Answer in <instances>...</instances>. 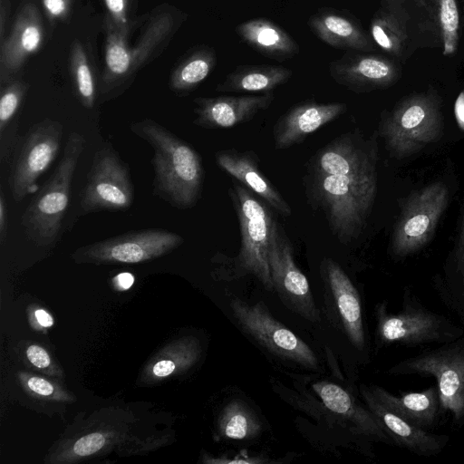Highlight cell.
I'll list each match as a JSON object with an SVG mask.
<instances>
[{"label":"cell","instance_id":"obj_1","mask_svg":"<svg viewBox=\"0 0 464 464\" xmlns=\"http://www.w3.org/2000/svg\"><path fill=\"white\" fill-rule=\"evenodd\" d=\"M130 130L153 149V192L178 208L198 201L204 179L199 154L185 140L151 119L130 125Z\"/></svg>","mask_w":464,"mask_h":464},{"label":"cell","instance_id":"obj_2","mask_svg":"<svg viewBox=\"0 0 464 464\" xmlns=\"http://www.w3.org/2000/svg\"><path fill=\"white\" fill-rule=\"evenodd\" d=\"M376 171L332 175L314 171L310 191L336 237L348 244L361 234L376 196Z\"/></svg>","mask_w":464,"mask_h":464},{"label":"cell","instance_id":"obj_3","mask_svg":"<svg viewBox=\"0 0 464 464\" xmlns=\"http://www.w3.org/2000/svg\"><path fill=\"white\" fill-rule=\"evenodd\" d=\"M376 343L379 347L398 344L414 348L444 343L464 334V328L449 317L426 307L409 287L402 293L401 307L388 311L386 302L375 308Z\"/></svg>","mask_w":464,"mask_h":464},{"label":"cell","instance_id":"obj_4","mask_svg":"<svg viewBox=\"0 0 464 464\" xmlns=\"http://www.w3.org/2000/svg\"><path fill=\"white\" fill-rule=\"evenodd\" d=\"M84 146L85 139L82 134L73 131L68 136L54 172L23 214L21 224L24 232L37 246H50L58 239L69 204L73 175Z\"/></svg>","mask_w":464,"mask_h":464},{"label":"cell","instance_id":"obj_5","mask_svg":"<svg viewBox=\"0 0 464 464\" xmlns=\"http://www.w3.org/2000/svg\"><path fill=\"white\" fill-rule=\"evenodd\" d=\"M388 373L433 377L440 393L441 415L450 416L454 429L464 427V334L396 362Z\"/></svg>","mask_w":464,"mask_h":464},{"label":"cell","instance_id":"obj_6","mask_svg":"<svg viewBox=\"0 0 464 464\" xmlns=\"http://www.w3.org/2000/svg\"><path fill=\"white\" fill-rule=\"evenodd\" d=\"M442 126L439 96L429 90L401 100L382 121L381 133L392 153L403 158L438 140Z\"/></svg>","mask_w":464,"mask_h":464},{"label":"cell","instance_id":"obj_7","mask_svg":"<svg viewBox=\"0 0 464 464\" xmlns=\"http://www.w3.org/2000/svg\"><path fill=\"white\" fill-rule=\"evenodd\" d=\"M241 233L238 265L254 275L264 287L273 291L267 253L276 220L266 205L240 183L230 190Z\"/></svg>","mask_w":464,"mask_h":464},{"label":"cell","instance_id":"obj_8","mask_svg":"<svg viewBox=\"0 0 464 464\" xmlns=\"http://www.w3.org/2000/svg\"><path fill=\"white\" fill-rule=\"evenodd\" d=\"M229 306L244 332L271 353L308 369L318 368V358L311 347L278 322L263 302L249 304L236 297Z\"/></svg>","mask_w":464,"mask_h":464},{"label":"cell","instance_id":"obj_9","mask_svg":"<svg viewBox=\"0 0 464 464\" xmlns=\"http://www.w3.org/2000/svg\"><path fill=\"white\" fill-rule=\"evenodd\" d=\"M448 201L449 191L442 182L431 183L411 193L394 227L392 253L404 257L423 247L433 236Z\"/></svg>","mask_w":464,"mask_h":464},{"label":"cell","instance_id":"obj_10","mask_svg":"<svg viewBox=\"0 0 464 464\" xmlns=\"http://www.w3.org/2000/svg\"><path fill=\"white\" fill-rule=\"evenodd\" d=\"M133 197V186L128 168L111 145L105 143L93 157L88 179L82 189V212L126 210L132 205Z\"/></svg>","mask_w":464,"mask_h":464},{"label":"cell","instance_id":"obj_11","mask_svg":"<svg viewBox=\"0 0 464 464\" xmlns=\"http://www.w3.org/2000/svg\"><path fill=\"white\" fill-rule=\"evenodd\" d=\"M183 241L180 235L165 229H142L83 246L72 257L81 263H140L174 250Z\"/></svg>","mask_w":464,"mask_h":464},{"label":"cell","instance_id":"obj_12","mask_svg":"<svg viewBox=\"0 0 464 464\" xmlns=\"http://www.w3.org/2000/svg\"><path fill=\"white\" fill-rule=\"evenodd\" d=\"M63 125L45 119L35 123L25 135L9 175L13 198L19 202L36 190V182L59 153Z\"/></svg>","mask_w":464,"mask_h":464},{"label":"cell","instance_id":"obj_13","mask_svg":"<svg viewBox=\"0 0 464 464\" xmlns=\"http://www.w3.org/2000/svg\"><path fill=\"white\" fill-rule=\"evenodd\" d=\"M267 260L273 288L284 304L303 318L317 323L320 314L309 282L296 266L292 246L276 222L268 247Z\"/></svg>","mask_w":464,"mask_h":464},{"label":"cell","instance_id":"obj_14","mask_svg":"<svg viewBox=\"0 0 464 464\" xmlns=\"http://www.w3.org/2000/svg\"><path fill=\"white\" fill-rule=\"evenodd\" d=\"M329 72L338 84L362 93L393 85L401 68L395 60L382 55L347 53L329 64Z\"/></svg>","mask_w":464,"mask_h":464},{"label":"cell","instance_id":"obj_15","mask_svg":"<svg viewBox=\"0 0 464 464\" xmlns=\"http://www.w3.org/2000/svg\"><path fill=\"white\" fill-rule=\"evenodd\" d=\"M360 392L366 407L376 418L393 445L403 448L420 457H433L448 445L450 437L437 434L417 427L387 408L371 392L369 386L361 385Z\"/></svg>","mask_w":464,"mask_h":464},{"label":"cell","instance_id":"obj_16","mask_svg":"<svg viewBox=\"0 0 464 464\" xmlns=\"http://www.w3.org/2000/svg\"><path fill=\"white\" fill-rule=\"evenodd\" d=\"M44 30L40 12L29 2L18 12L12 30L0 43V82L6 84L25 60L41 47Z\"/></svg>","mask_w":464,"mask_h":464},{"label":"cell","instance_id":"obj_17","mask_svg":"<svg viewBox=\"0 0 464 464\" xmlns=\"http://www.w3.org/2000/svg\"><path fill=\"white\" fill-rule=\"evenodd\" d=\"M273 92L257 95L198 97L194 100L193 123L205 129H227L250 121L266 110Z\"/></svg>","mask_w":464,"mask_h":464},{"label":"cell","instance_id":"obj_18","mask_svg":"<svg viewBox=\"0 0 464 464\" xmlns=\"http://www.w3.org/2000/svg\"><path fill=\"white\" fill-rule=\"evenodd\" d=\"M346 110L347 105L343 102L306 101L293 106L274 125L276 149L284 150L301 143L308 135L338 118Z\"/></svg>","mask_w":464,"mask_h":464},{"label":"cell","instance_id":"obj_19","mask_svg":"<svg viewBox=\"0 0 464 464\" xmlns=\"http://www.w3.org/2000/svg\"><path fill=\"white\" fill-rule=\"evenodd\" d=\"M324 266L326 281L346 335L358 351L363 352L367 342L360 295L336 262L326 258Z\"/></svg>","mask_w":464,"mask_h":464},{"label":"cell","instance_id":"obj_20","mask_svg":"<svg viewBox=\"0 0 464 464\" xmlns=\"http://www.w3.org/2000/svg\"><path fill=\"white\" fill-rule=\"evenodd\" d=\"M217 164L249 190L258 195L270 207L286 217L292 212L274 185L261 173L252 152L224 150L216 153Z\"/></svg>","mask_w":464,"mask_h":464},{"label":"cell","instance_id":"obj_21","mask_svg":"<svg viewBox=\"0 0 464 464\" xmlns=\"http://www.w3.org/2000/svg\"><path fill=\"white\" fill-rule=\"evenodd\" d=\"M372 394L387 408L421 429H434L441 415L438 387L419 392H402L394 395L378 385L369 386Z\"/></svg>","mask_w":464,"mask_h":464},{"label":"cell","instance_id":"obj_22","mask_svg":"<svg viewBox=\"0 0 464 464\" xmlns=\"http://www.w3.org/2000/svg\"><path fill=\"white\" fill-rule=\"evenodd\" d=\"M313 388L324 406L351 421L360 435L371 440L393 445L369 409L360 404L346 390L326 381L315 382Z\"/></svg>","mask_w":464,"mask_h":464},{"label":"cell","instance_id":"obj_23","mask_svg":"<svg viewBox=\"0 0 464 464\" xmlns=\"http://www.w3.org/2000/svg\"><path fill=\"white\" fill-rule=\"evenodd\" d=\"M313 171L332 175L372 172L375 162L359 140L346 133L322 148L315 155Z\"/></svg>","mask_w":464,"mask_h":464},{"label":"cell","instance_id":"obj_24","mask_svg":"<svg viewBox=\"0 0 464 464\" xmlns=\"http://www.w3.org/2000/svg\"><path fill=\"white\" fill-rule=\"evenodd\" d=\"M308 24L319 39L335 48L361 52L375 49L372 37L350 15L321 10L311 16Z\"/></svg>","mask_w":464,"mask_h":464},{"label":"cell","instance_id":"obj_25","mask_svg":"<svg viewBox=\"0 0 464 464\" xmlns=\"http://www.w3.org/2000/svg\"><path fill=\"white\" fill-rule=\"evenodd\" d=\"M402 2L382 5L370 25L372 41L396 59H401L410 39V14Z\"/></svg>","mask_w":464,"mask_h":464},{"label":"cell","instance_id":"obj_26","mask_svg":"<svg viewBox=\"0 0 464 464\" xmlns=\"http://www.w3.org/2000/svg\"><path fill=\"white\" fill-rule=\"evenodd\" d=\"M236 32L249 46L277 61L294 57L299 52L297 43L273 21L256 18L237 26Z\"/></svg>","mask_w":464,"mask_h":464},{"label":"cell","instance_id":"obj_27","mask_svg":"<svg viewBox=\"0 0 464 464\" xmlns=\"http://www.w3.org/2000/svg\"><path fill=\"white\" fill-rule=\"evenodd\" d=\"M105 68L102 92L106 94L123 85L136 72L132 47L128 44L130 28H120L106 20Z\"/></svg>","mask_w":464,"mask_h":464},{"label":"cell","instance_id":"obj_28","mask_svg":"<svg viewBox=\"0 0 464 464\" xmlns=\"http://www.w3.org/2000/svg\"><path fill=\"white\" fill-rule=\"evenodd\" d=\"M292 73L290 69L279 65L240 66L228 73L216 90L222 92H271L285 83Z\"/></svg>","mask_w":464,"mask_h":464},{"label":"cell","instance_id":"obj_29","mask_svg":"<svg viewBox=\"0 0 464 464\" xmlns=\"http://www.w3.org/2000/svg\"><path fill=\"white\" fill-rule=\"evenodd\" d=\"M434 289L443 305L464 328V216L452 267L434 281Z\"/></svg>","mask_w":464,"mask_h":464},{"label":"cell","instance_id":"obj_30","mask_svg":"<svg viewBox=\"0 0 464 464\" xmlns=\"http://www.w3.org/2000/svg\"><path fill=\"white\" fill-rule=\"evenodd\" d=\"M220 437L233 440H248L259 435L262 424L246 403L232 400L221 411L218 421Z\"/></svg>","mask_w":464,"mask_h":464},{"label":"cell","instance_id":"obj_31","mask_svg":"<svg viewBox=\"0 0 464 464\" xmlns=\"http://www.w3.org/2000/svg\"><path fill=\"white\" fill-rule=\"evenodd\" d=\"M216 53L208 47L193 52L172 72L169 80L171 90L184 94L194 90L211 72L216 65Z\"/></svg>","mask_w":464,"mask_h":464},{"label":"cell","instance_id":"obj_32","mask_svg":"<svg viewBox=\"0 0 464 464\" xmlns=\"http://www.w3.org/2000/svg\"><path fill=\"white\" fill-rule=\"evenodd\" d=\"M428 10L442 43L444 55L453 54L459 44V14L456 0H418Z\"/></svg>","mask_w":464,"mask_h":464},{"label":"cell","instance_id":"obj_33","mask_svg":"<svg viewBox=\"0 0 464 464\" xmlns=\"http://www.w3.org/2000/svg\"><path fill=\"white\" fill-rule=\"evenodd\" d=\"M70 70L76 95L86 109H92L96 101L95 80L88 57L81 43L72 46Z\"/></svg>","mask_w":464,"mask_h":464},{"label":"cell","instance_id":"obj_34","mask_svg":"<svg viewBox=\"0 0 464 464\" xmlns=\"http://www.w3.org/2000/svg\"><path fill=\"white\" fill-rule=\"evenodd\" d=\"M26 92V85L21 81H10L3 88L0 98V138L20 108Z\"/></svg>","mask_w":464,"mask_h":464},{"label":"cell","instance_id":"obj_35","mask_svg":"<svg viewBox=\"0 0 464 464\" xmlns=\"http://www.w3.org/2000/svg\"><path fill=\"white\" fill-rule=\"evenodd\" d=\"M107 20L120 28H130L128 22L129 0H103Z\"/></svg>","mask_w":464,"mask_h":464},{"label":"cell","instance_id":"obj_36","mask_svg":"<svg viewBox=\"0 0 464 464\" xmlns=\"http://www.w3.org/2000/svg\"><path fill=\"white\" fill-rule=\"evenodd\" d=\"M105 444V438L101 433H92L79 439L73 445L74 454L84 457L101 450Z\"/></svg>","mask_w":464,"mask_h":464},{"label":"cell","instance_id":"obj_37","mask_svg":"<svg viewBox=\"0 0 464 464\" xmlns=\"http://www.w3.org/2000/svg\"><path fill=\"white\" fill-rule=\"evenodd\" d=\"M72 0H41L49 21L65 20L72 7Z\"/></svg>","mask_w":464,"mask_h":464},{"label":"cell","instance_id":"obj_38","mask_svg":"<svg viewBox=\"0 0 464 464\" xmlns=\"http://www.w3.org/2000/svg\"><path fill=\"white\" fill-rule=\"evenodd\" d=\"M207 463L210 464H262V463H270L271 460L263 459L261 457L256 456H248L246 454H239L234 456L233 459L221 457V458H211L207 459L205 460Z\"/></svg>","mask_w":464,"mask_h":464},{"label":"cell","instance_id":"obj_39","mask_svg":"<svg viewBox=\"0 0 464 464\" xmlns=\"http://www.w3.org/2000/svg\"><path fill=\"white\" fill-rule=\"evenodd\" d=\"M26 356L37 368H46L51 362V359L47 352L38 345H30L26 350Z\"/></svg>","mask_w":464,"mask_h":464},{"label":"cell","instance_id":"obj_40","mask_svg":"<svg viewBox=\"0 0 464 464\" xmlns=\"http://www.w3.org/2000/svg\"><path fill=\"white\" fill-rule=\"evenodd\" d=\"M27 386L34 393L41 396H49L53 392V386L45 379L40 377H31L27 381Z\"/></svg>","mask_w":464,"mask_h":464},{"label":"cell","instance_id":"obj_41","mask_svg":"<svg viewBox=\"0 0 464 464\" xmlns=\"http://www.w3.org/2000/svg\"><path fill=\"white\" fill-rule=\"evenodd\" d=\"M175 362L171 360H161L154 364L152 372L157 377H167L170 375L175 371Z\"/></svg>","mask_w":464,"mask_h":464},{"label":"cell","instance_id":"obj_42","mask_svg":"<svg viewBox=\"0 0 464 464\" xmlns=\"http://www.w3.org/2000/svg\"><path fill=\"white\" fill-rule=\"evenodd\" d=\"M454 114L459 128L464 130V91L459 94L455 101Z\"/></svg>","mask_w":464,"mask_h":464},{"label":"cell","instance_id":"obj_43","mask_svg":"<svg viewBox=\"0 0 464 464\" xmlns=\"http://www.w3.org/2000/svg\"><path fill=\"white\" fill-rule=\"evenodd\" d=\"M6 204L4 198V193H0V240L3 241L5 236L6 219H7Z\"/></svg>","mask_w":464,"mask_h":464},{"label":"cell","instance_id":"obj_44","mask_svg":"<svg viewBox=\"0 0 464 464\" xmlns=\"http://www.w3.org/2000/svg\"><path fill=\"white\" fill-rule=\"evenodd\" d=\"M35 317L39 324L44 327H49L53 325V317L43 309H38L35 311Z\"/></svg>","mask_w":464,"mask_h":464},{"label":"cell","instance_id":"obj_45","mask_svg":"<svg viewBox=\"0 0 464 464\" xmlns=\"http://www.w3.org/2000/svg\"><path fill=\"white\" fill-rule=\"evenodd\" d=\"M116 281L121 289H128L133 285L134 277L130 273H121L116 277Z\"/></svg>","mask_w":464,"mask_h":464}]
</instances>
